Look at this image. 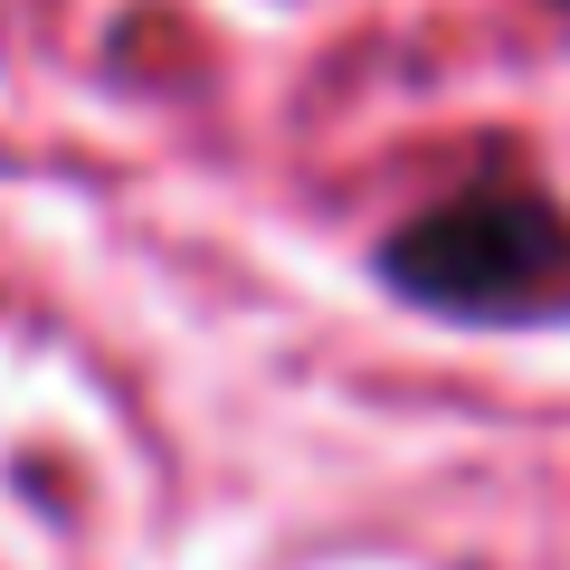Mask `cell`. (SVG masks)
<instances>
[{
    "mask_svg": "<svg viewBox=\"0 0 570 570\" xmlns=\"http://www.w3.org/2000/svg\"><path fill=\"white\" fill-rule=\"evenodd\" d=\"M381 276L428 314H542L570 305V209L551 190L485 181L438 200L381 247Z\"/></svg>",
    "mask_w": 570,
    "mask_h": 570,
    "instance_id": "6da1fadb",
    "label": "cell"
}]
</instances>
